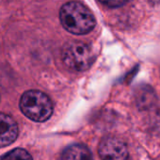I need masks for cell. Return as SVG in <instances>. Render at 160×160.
Segmentation results:
<instances>
[{
	"label": "cell",
	"instance_id": "1",
	"mask_svg": "<svg viewBox=\"0 0 160 160\" xmlns=\"http://www.w3.org/2000/svg\"><path fill=\"white\" fill-rule=\"evenodd\" d=\"M59 19L62 27L75 35H84L92 31L96 21L91 11L83 4L72 1L64 4L60 10Z\"/></svg>",
	"mask_w": 160,
	"mask_h": 160
},
{
	"label": "cell",
	"instance_id": "2",
	"mask_svg": "<svg viewBox=\"0 0 160 160\" xmlns=\"http://www.w3.org/2000/svg\"><path fill=\"white\" fill-rule=\"evenodd\" d=\"M20 108L30 120L42 122L51 117L53 113V103L42 92L28 91L21 97Z\"/></svg>",
	"mask_w": 160,
	"mask_h": 160
},
{
	"label": "cell",
	"instance_id": "3",
	"mask_svg": "<svg viewBox=\"0 0 160 160\" xmlns=\"http://www.w3.org/2000/svg\"><path fill=\"white\" fill-rule=\"evenodd\" d=\"M62 59L68 68L82 72L92 66L94 57L89 44L83 42L73 41L64 45L62 49Z\"/></svg>",
	"mask_w": 160,
	"mask_h": 160
},
{
	"label": "cell",
	"instance_id": "4",
	"mask_svg": "<svg viewBox=\"0 0 160 160\" xmlns=\"http://www.w3.org/2000/svg\"><path fill=\"white\" fill-rule=\"evenodd\" d=\"M98 153L102 160H127L129 156L126 144L115 137L104 138L99 144Z\"/></svg>",
	"mask_w": 160,
	"mask_h": 160
},
{
	"label": "cell",
	"instance_id": "5",
	"mask_svg": "<svg viewBox=\"0 0 160 160\" xmlns=\"http://www.w3.org/2000/svg\"><path fill=\"white\" fill-rule=\"evenodd\" d=\"M18 137V126L9 115L0 113V147L9 146Z\"/></svg>",
	"mask_w": 160,
	"mask_h": 160
},
{
	"label": "cell",
	"instance_id": "6",
	"mask_svg": "<svg viewBox=\"0 0 160 160\" xmlns=\"http://www.w3.org/2000/svg\"><path fill=\"white\" fill-rule=\"evenodd\" d=\"M61 160H92V154L85 145L72 144L63 151Z\"/></svg>",
	"mask_w": 160,
	"mask_h": 160
},
{
	"label": "cell",
	"instance_id": "7",
	"mask_svg": "<svg viewBox=\"0 0 160 160\" xmlns=\"http://www.w3.org/2000/svg\"><path fill=\"white\" fill-rule=\"evenodd\" d=\"M1 160H32V157L26 150L17 148L5 154Z\"/></svg>",
	"mask_w": 160,
	"mask_h": 160
},
{
	"label": "cell",
	"instance_id": "8",
	"mask_svg": "<svg viewBox=\"0 0 160 160\" xmlns=\"http://www.w3.org/2000/svg\"><path fill=\"white\" fill-rule=\"evenodd\" d=\"M99 1L109 8H118L124 3V0H99Z\"/></svg>",
	"mask_w": 160,
	"mask_h": 160
}]
</instances>
